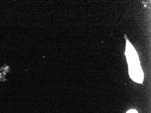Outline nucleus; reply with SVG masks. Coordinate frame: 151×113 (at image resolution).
I'll return each mask as SVG.
<instances>
[{
	"instance_id": "nucleus-1",
	"label": "nucleus",
	"mask_w": 151,
	"mask_h": 113,
	"mask_svg": "<svg viewBox=\"0 0 151 113\" xmlns=\"http://www.w3.org/2000/svg\"><path fill=\"white\" fill-rule=\"evenodd\" d=\"M125 37L126 43L125 55L129 66V75L135 82L142 83L143 82L144 74L141 67L139 56L134 48L125 35Z\"/></svg>"
},
{
	"instance_id": "nucleus-2",
	"label": "nucleus",
	"mask_w": 151,
	"mask_h": 113,
	"mask_svg": "<svg viewBox=\"0 0 151 113\" xmlns=\"http://www.w3.org/2000/svg\"><path fill=\"white\" fill-rule=\"evenodd\" d=\"M126 113H138V112L135 109H131L129 110Z\"/></svg>"
}]
</instances>
